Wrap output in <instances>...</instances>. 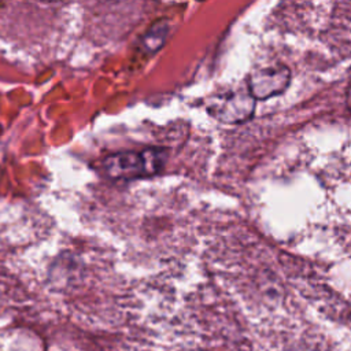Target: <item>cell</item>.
<instances>
[{
  "instance_id": "1",
  "label": "cell",
  "mask_w": 351,
  "mask_h": 351,
  "mask_svg": "<svg viewBox=\"0 0 351 351\" xmlns=\"http://www.w3.org/2000/svg\"><path fill=\"white\" fill-rule=\"evenodd\" d=\"M167 158L169 151L160 147H151L143 151L117 152L101 162V170L111 180L152 177L162 171Z\"/></svg>"
},
{
  "instance_id": "2",
  "label": "cell",
  "mask_w": 351,
  "mask_h": 351,
  "mask_svg": "<svg viewBox=\"0 0 351 351\" xmlns=\"http://www.w3.org/2000/svg\"><path fill=\"white\" fill-rule=\"evenodd\" d=\"M255 101L248 88H241L211 97L207 103V111L221 122L241 123L252 117Z\"/></svg>"
},
{
  "instance_id": "3",
  "label": "cell",
  "mask_w": 351,
  "mask_h": 351,
  "mask_svg": "<svg viewBox=\"0 0 351 351\" xmlns=\"http://www.w3.org/2000/svg\"><path fill=\"white\" fill-rule=\"evenodd\" d=\"M291 82V71L284 64L269 66L252 71L247 88L255 100H266L282 93Z\"/></svg>"
},
{
  "instance_id": "4",
  "label": "cell",
  "mask_w": 351,
  "mask_h": 351,
  "mask_svg": "<svg viewBox=\"0 0 351 351\" xmlns=\"http://www.w3.org/2000/svg\"><path fill=\"white\" fill-rule=\"evenodd\" d=\"M166 36H167V23L158 22L152 25V27L144 36L143 45L148 52H155L163 45Z\"/></svg>"
}]
</instances>
